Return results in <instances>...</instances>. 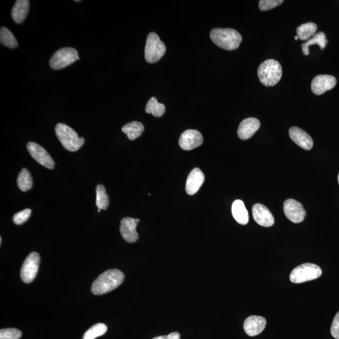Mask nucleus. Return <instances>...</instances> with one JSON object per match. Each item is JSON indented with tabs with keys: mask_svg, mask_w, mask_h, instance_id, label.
I'll use <instances>...</instances> for the list:
<instances>
[{
	"mask_svg": "<svg viewBox=\"0 0 339 339\" xmlns=\"http://www.w3.org/2000/svg\"><path fill=\"white\" fill-rule=\"evenodd\" d=\"M322 274V269L318 265L304 263L293 269L290 280L293 283H302L318 279Z\"/></svg>",
	"mask_w": 339,
	"mask_h": 339,
	"instance_id": "obj_6",
	"label": "nucleus"
},
{
	"mask_svg": "<svg viewBox=\"0 0 339 339\" xmlns=\"http://www.w3.org/2000/svg\"><path fill=\"white\" fill-rule=\"evenodd\" d=\"M0 41L2 45L9 48H15L18 46L15 36L6 27H2L0 30Z\"/></svg>",
	"mask_w": 339,
	"mask_h": 339,
	"instance_id": "obj_26",
	"label": "nucleus"
},
{
	"mask_svg": "<svg viewBox=\"0 0 339 339\" xmlns=\"http://www.w3.org/2000/svg\"><path fill=\"white\" fill-rule=\"evenodd\" d=\"M110 201L105 188L102 185L96 187V205L98 209L105 210L109 206Z\"/></svg>",
	"mask_w": 339,
	"mask_h": 339,
	"instance_id": "obj_27",
	"label": "nucleus"
},
{
	"mask_svg": "<svg viewBox=\"0 0 339 339\" xmlns=\"http://www.w3.org/2000/svg\"><path fill=\"white\" fill-rule=\"evenodd\" d=\"M166 52L165 44L156 33H149L146 38L144 58L147 62L156 63L161 59Z\"/></svg>",
	"mask_w": 339,
	"mask_h": 339,
	"instance_id": "obj_5",
	"label": "nucleus"
},
{
	"mask_svg": "<svg viewBox=\"0 0 339 339\" xmlns=\"http://www.w3.org/2000/svg\"><path fill=\"white\" fill-rule=\"evenodd\" d=\"M22 337L20 330L8 328L0 330V339H19Z\"/></svg>",
	"mask_w": 339,
	"mask_h": 339,
	"instance_id": "obj_29",
	"label": "nucleus"
},
{
	"mask_svg": "<svg viewBox=\"0 0 339 339\" xmlns=\"http://www.w3.org/2000/svg\"><path fill=\"white\" fill-rule=\"evenodd\" d=\"M338 184H339V174H338Z\"/></svg>",
	"mask_w": 339,
	"mask_h": 339,
	"instance_id": "obj_36",
	"label": "nucleus"
},
{
	"mask_svg": "<svg viewBox=\"0 0 339 339\" xmlns=\"http://www.w3.org/2000/svg\"><path fill=\"white\" fill-rule=\"evenodd\" d=\"M153 339H180V335L179 332H172L168 335L158 336Z\"/></svg>",
	"mask_w": 339,
	"mask_h": 339,
	"instance_id": "obj_33",
	"label": "nucleus"
},
{
	"mask_svg": "<svg viewBox=\"0 0 339 339\" xmlns=\"http://www.w3.org/2000/svg\"><path fill=\"white\" fill-rule=\"evenodd\" d=\"M40 258L36 252H32L24 261L21 269V279L24 283H30L33 282L37 276L39 267Z\"/></svg>",
	"mask_w": 339,
	"mask_h": 339,
	"instance_id": "obj_8",
	"label": "nucleus"
},
{
	"mask_svg": "<svg viewBox=\"0 0 339 339\" xmlns=\"http://www.w3.org/2000/svg\"><path fill=\"white\" fill-rule=\"evenodd\" d=\"M27 148L33 159L40 165L49 169L54 168V160L43 147L35 142H29L27 144Z\"/></svg>",
	"mask_w": 339,
	"mask_h": 339,
	"instance_id": "obj_9",
	"label": "nucleus"
},
{
	"mask_svg": "<svg viewBox=\"0 0 339 339\" xmlns=\"http://www.w3.org/2000/svg\"><path fill=\"white\" fill-rule=\"evenodd\" d=\"M327 43L328 40H327L326 35L325 34V33L320 32L314 35L311 39L302 44L301 46L303 53H304L305 55H309L308 47L310 46L315 45V44H317L321 47V49L323 50L324 48H326Z\"/></svg>",
	"mask_w": 339,
	"mask_h": 339,
	"instance_id": "obj_21",
	"label": "nucleus"
},
{
	"mask_svg": "<svg viewBox=\"0 0 339 339\" xmlns=\"http://www.w3.org/2000/svg\"><path fill=\"white\" fill-rule=\"evenodd\" d=\"M260 128V122L255 118L244 119L238 130V135L241 140H246L251 138Z\"/></svg>",
	"mask_w": 339,
	"mask_h": 339,
	"instance_id": "obj_16",
	"label": "nucleus"
},
{
	"mask_svg": "<svg viewBox=\"0 0 339 339\" xmlns=\"http://www.w3.org/2000/svg\"><path fill=\"white\" fill-rule=\"evenodd\" d=\"M316 30H317V26L315 24L309 22V23L302 24L297 27V36L301 40H307L315 35Z\"/></svg>",
	"mask_w": 339,
	"mask_h": 339,
	"instance_id": "obj_23",
	"label": "nucleus"
},
{
	"mask_svg": "<svg viewBox=\"0 0 339 339\" xmlns=\"http://www.w3.org/2000/svg\"><path fill=\"white\" fill-rule=\"evenodd\" d=\"M210 37L216 46L227 51L237 49L242 41L240 33L232 29L216 28L211 30Z\"/></svg>",
	"mask_w": 339,
	"mask_h": 339,
	"instance_id": "obj_2",
	"label": "nucleus"
},
{
	"mask_svg": "<svg viewBox=\"0 0 339 339\" xmlns=\"http://www.w3.org/2000/svg\"><path fill=\"white\" fill-rule=\"evenodd\" d=\"M266 326V321L263 316L252 315L244 321V329L247 334L252 337L262 332Z\"/></svg>",
	"mask_w": 339,
	"mask_h": 339,
	"instance_id": "obj_15",
	"label": "nucleus"
},
{
	"mask_svg": "<svg viewBox=\"0 0 339 339\" xmlns=\"http://www.w3.org/2000/svg\"><path fill=\"white\" fill-rule=\"evenodd\" d=\"M289 135L291 140L302 149L306 150L312 149L313 144L312 138L305 131L298 127H291L289 130Z\"/></svg>",
	"mask_w": 339,
	"mask_h": 339,
	"instance_id": "obj_18",
	"label": "nucleus"
},
{
	"mask_svg": "<svg viewBox=\"0 0 339 339\" xmlns=\"http://www.w3.org/2000/svg\"><path fill=\"white\" fill-rule=\"evenodd\" d=\"M232 214L235 220L241 225H246L249 221V215L244 202L236 200L232 205Z\"/></svg>",
	"mask_w": 339,
	"mask_h": 339,
	"instance_id": "obj_20",
	"label": "nucleus"
},
{
	"mask_svg": "<svg viewBox=\"0 0 339 339\" xmlns=\"http://www.w3.org/2000/svg\"><path fill=\"white\" fill-rule=\"evenodd\" d=\"M55 133L62 145L70 152H76L84 143V139L68 125L59 123L55 126Z\"/></svg>",
	"mask_w": 339,
	"mask_h": 339,
	"instance_id": "obj_4",
	"label": "nucleus"
},
{
	"mask_svg": "<svg viewBox=\"0 0 339 339\" xmlns=\"http://www.w3.org/2000/svg\"><path fill=\"white\" fill-rule=\"evenodd\" d=\"M283 0H261L259 2V8L261 11L265 12L280 6Z\"/></svg>",
	"mask_w": 339,
	"mask_h": 339,
	"instance_id": "obj_30",
	"label": "nucleus"
},
{
	"mask_svg": "<svg viewBox=\"0 0 339 339\" xmlns=\"http://www.w3.org/2000/svg\"><path fill=\"white\" fill-rule=\"evenodd\" d=\"M299 38V37H298V36H295V37H294V40H298Z\"/></svg>",
	"mask_w": 339,
	"mask_h": 339,
	"instance_id": "obj_34",
	"label": "nucleus"
},
{
	"mask_svg": "<svg viewBox=\"0 0 339 339\" xmlns=\"http://www.w3.org/2000/svg\"><path fill=\"white\" fill-rule=\"evenodd\" d=\"M283 210L286 217L294 223H300L304 220L306 212L301 203L293 199L285 201Z\"/></svg>",
	"mask_w": 339,
	"mask_h": 339,
	"instance_id": "obj_10",
	"label": "nucleus"
},
{
	"mask_svg": "<svg viewBox=\"0 0 339 339\" xmlns=\"http://www.w3.org/2000/svg\"><path fill=\"white\" fill-rule=\"evenodd\" d=\"M337 84L335 77L330 75H319L314 77L311 89L313 94L321 95L326 91L331 90Z\"/></svg>",
	"mask_w": 339,
	"mask_h": 339,
	"instance_id": "obj_11",
	"label": "nucleus"
},
{
	"mask_svg": "<svg viewBox=\"0 0 339 339\" xmlns=\"http://www.w3.org/2000/svg\"><path fill=\"white\" fill-rule=\"evenodd\" d=\"M145 111L147 113L152 114L155 117H161L165 112V107L159 103L156 98L152 97L147 102Z\"/></svg>",
	"mask_w": 339,
	"mask_h": 339,
	"instance_id": "obj_24",
	"label": "nucleus"
},
{
	"mask_svg": "<svg viewBox=\"0 0 339 339\" xmlns=\"http://www.w3.org/2000/svg\"><path fill=\"white\" fill-rule=\"evenodd\" d=\"M101 209H98V213L101 212Z\"/></svg>",
	"mask_w": 339,
	"mask_h": 339,
	"instance_id": "obj_37",
	"label": "nucleus"
},
{
	"mask_svg": "<svg viewBox=\"0 0 339 339\" xmlns=\"http://www.w3.org/2000/svg\"><path fill=\"white\" fill-rule=\"evenodd\" d=\"M204 174L199 168H196L192 171L187 177L186 182L185 190L188 195L196 194L201 188L204 182Z\"/></svg>",
	"mask_w": 339,
	"mask_h": 339,
	"instance_id": "obj_17",
	"label": "nucleus"
},
{
	"mask_svg": "<svg viewBox=\"0 0 339 339\" xmlns=\"http://www.w3.org/2000/svg\"><path fill=\"white\" fill-rule=\"evenodd\" d=\"M144 131V126L140 122L133 121L125 124L122 132L127 135L130 140H135L140 137Z\"/></svg>",
	"mask_w": 339,
	"mask_h": 339,
	"instance_id": "obj_22",
	"label": "nucleus"
},
{
	"mask_svg": "<svg viewBox=\"0 0 339 339\" xmlns=\"http://www.w3.org/2000/svg\"><path fill=\"white\" fill-rule=\"evenodd\" d=\"M330 333L333 337L339 339V312L336 314L333 320L331 328H330Z\"/></svg>",
	"mask_w": 339,
	"mask_h": 339,
	"instance_id": "obj_32",
	"label": "nucleus"
},
{
	"mask_svg": "<svg viewBox=\"0 0 339 339\" xmlns=\"http://www.w3.org/2000/svg\"><path fill=\"white\" fill-rule=\"evenodd\" d=\"M17 184L19 188L24 192L29 190L32 187V177L27 169L22 168L18 176Z\"/></svg>",
	"mask_w": 339,
	"mask_h": 339,
	"instance_id": "obj_25",
	"label": "nucleus"
},
{
	"mask_svg": "<svg viewBox=\"0 0 339 339\" xmlns=\"http://www.w3.org/2000/svg\"><path fill=\"white\" fill-rule=\"evenodd\" d=\"M2 238L1 237V238H0V244H2Z\"/></svg>",
	"mask_w": 339,
	"mask_h": 339,
	"instance_id": "obj_35",
	"label": "nucleus"
},
{
	"mask_svg": "<svg viewBox=\"0 0 339 339\" xmlns=\"http://www.w3.org/2000/svg\"><path fill=\"white\" fill-rule=\"evenodd\" d=\"M78 52L71 47H65L58 50L50 60V66L55 70H59L79 60Z\"/></svg>",
	"mask_w": 339,
	"mask_h": 339,
	"instance_id": "obj_7",
	"label": "nucleus"
},
{
	"mask_svg": "<svg viewBox=\"0 0 339 339\" xmlns=\"http://www.w3.org/2000/svg\"><path fill=\"white\" fill-rule=\"evenodd\" d=\"M30 2L28 0H18L12 10V17L16 24H21L26 19L29 12Z\"/></svg>",
	"mask_w": 339,
	"mask_h": 339,
	"instance_id": "obj_19",
	"label": "nucleus"
},
{
	"mask_svg": "<svg viewBox=\"0 0 339 339\" xmlns=\"http://www.w3.org/2000/svg\"><path fill=\"white\" fill-rule=\"evenodd\" d=\"M252 213L255 221L261 226L271 227L274 223L273 215L265 205L255 204L252 207Z\"/></svg>",
	"mask_w": 339,
	"mask_h": 339,
	"instance_id": "obj_14",
	"label": "nucleus"
},
{
	"mask_svg": "<svg viewBox=\"0 0 339 339\" xmlns=\"http://www.w3.org/2000/svg\"><path fill=\"white\" fill-rule=\"evenodd\" d=\"M107 330L108 327L104 324L99 323L94 325L85 332L82 339H95L105 334Z\"/></svg>",
	"mask_w": 339,
	"mask_h": 339,
	"instance_id": "obj_28",
	"label": "nucleus"
},
{
	"mask_svg": "<svg viewBox=\"0 0 339 339\" xmlns=\"http://www.w3.org/2000/svg\"><path fill=\"white\" fill-rule=\"evenodd\" d=\"M124 275L117 269H109L100 274L92 285L91 292L101 295L118 288L123 282Z\"/></svg>",
	"mask_w": 339,
	"mask_h": 339,
	"instance_id": "obj_1",
	"label": "nucleus"
},
{
	"mask_svg": "<svg viewBox=\"0 0 339 339\" xmlns=\"http://www.w3.org/2000/svg\"><path fill=\"white\" fill-rule=\"evenodd\" d=\"M32 210L30 209H26L15 214L13 216V221L16 225H21L25 223L31 215Z\"/></svg>",
	"mask_w": 339,
	"mask_h": 339,
	"instance_id": "obj_31",
	"label": "nucleus"
},
{
	"mask_svg": "<svg viewBox=\"0 0 339 339\" xmlns=\"http://www.w3.org/2000/svg\"><path fill=\"white\" fill-rule=\"evenodd\" d=\"M140 222L138 219L125 218L121 221L120 232L122 237L129 243H135L138 240L137 232V224Z\"/></svg>",
	"mask_w": 339,
	"mask_h": 339,
	"instance_id": "obj_13",
	"label": "nucleus"
},
{
	"mask_svg": "<svg viewBox=\"0 0 339 339\" xmlns=\"http://www.w3.org/2000/svg\"><path fill=\"white\" fill-rule=\"evenodd\" d=\"M203 143L201 133L195 130L183 132L179 139V145L183 150H191L201 146Z\"/></svg>",
	"mask_w": 339,
	"mask_h": 339,
	"instance_id": "obj_12",
	"label": "nucleus"
},
{
	"mask_svg": "<svg viewBox=\"0 0 339 339\" xmlns=\"http://www.w3.org/2000/svg\"><path fill=\"white\" fill-rule=\"evenodd\" d=\"M260 81L266 87H271L279 82L282 76V68L279 61L268 59L264 61L258 69Z\"/></svg>",
	"mask_w": 339,
	"mask_h": 339,
	"instance_id": "obj_3",
	"label": "nucleus"
}]
</instances>
